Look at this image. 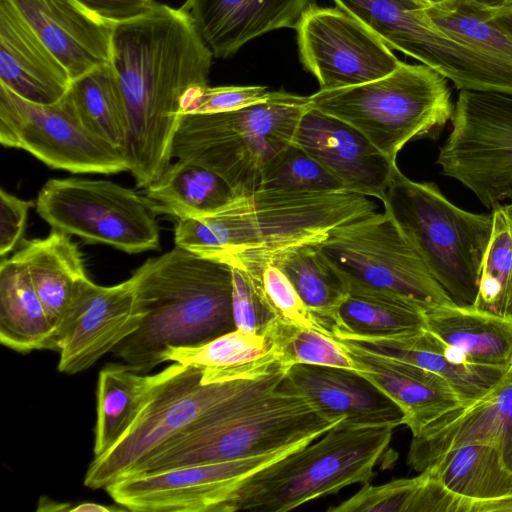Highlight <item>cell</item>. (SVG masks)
Wrapping results in <instances>:
<instances>
[{"label":"cell","mask_w":512,"mask_h":512,"mask_svg":"<svg viewBox=\"0 0 512 512\" xmlns=\"http://www.w3.org/2000/svg\"><path fill=\"white\" fill-rule=\"evenodd\" d=\"M213 53L180 7L156 5L114 25L110 63L126 107V157L137 186L147 188L171 164L185 95L208 85Z\"/></svg>","instance_id":"1"},{"label":"cell","mask_w":512,"mask_h":512,"mask_svg":"<svg viewBox=\"0 0 512 512\" xmlns=\"http://www.w3.org/2000/svg\"><path fill=\"white\" fill-rule=\"evenodd\" d=\"M133 275L146 315L113 352L138 372L163 363L168 347L201 345L236 329L228 264L176 245Z\"/></svg>","instance_id":"2"},{"label":"cell","mask_w":512,"mask_h":512,"mask_svg":"<svg viewBox=\"0 0 512 512\" xmlns=\"http://www.w3.org/2000/svg\"><path fill=\"white\" fill-rule=\"evenodd\" d=\"M376 211L368 197L351 192L255 190L211 213L177 220V246L220 262L269 257L322 242L338 226Z\"/></svg>","instance_id":"3"},{"label":"cell","mask_w":512,"mask_h":512,"mask_svg":"<svg viewBox=\"0 0 512 512\" xmlns=\"http://www.w3.org/2000/svg\"><path fill=\"white\" fill-rule=\"evenodd\" d=\"M282 379L222 404L157 446L122 477L269 453L315 441L344 420L321 412L282 385Z\"/></svg>","instance_id":"4"},{"label":"cell","mask_w":512,"mask_h":512,"mask_svg":"<svg viewBox=\"0 0 512 512\" xmlns=\"http://www.w3.org/2000/svg\"><path fill=\"white\" fill-rule=\"evenodd\" d=\"M395 428L351 426L342 421L322 438L244 478L223 512H286L314 499L336 494L353 484H366L390 449Z\"/></svg>","instance_id":"5"},{"label":"cell","mask_w":512,"mask_h":512,"mask_svg":"<svg viewBox=\"0 0 512 512\" xmlns=\"http://www.w3.org/2000/svg\"><path fill=\"white\" fill-rule=\"evenodd\" d=\"M309 108V96L272 91L267 100L240 109L182 114L172 157L212 170L237 195L253 192L270 162L292 143Z\"/></svg>","instance_id":"6"},{"label":"cell","mask_w":512,"mask_h":512,"mask_svg":"<svg viewBox=\"0 0 512 512\" xmlns=\"http://www.w3.org/2000/svg\"><path fill=\"white\" fill-rule=\"evenodd\" d=\"M309 98L310 107L351 125L393 162L408 142L436 139L454 112L447 79L424 64L400 62L377 80Z\"/></svg>","instance_id":"7"},{"label":"cell","mask_w":512,"mask_h":512,"mask_svg":"<svg viewBox=\"0 0 512 512\" xmlns=\"http://www.w3.org/2000/svg\"><path fill=\"white\" fill-rule=\"evenodd\" d=\"M434 279L457 305H473L493 227L492 212L451 203L433 182H416L395 168L382 199Z\"/></svg>","instance_id":"8"},{"label":"cell","mask_w":512,"mask_h":512,"mask_svg":"<svg viewBox=\"0 0 512 512\" xmlns=\"http://www.w3.org/2000/svg\"><path fill=\"white\" fill-rule=\"evenodd\" d=\"M287 370L280 365L251 377L203 383L202 368L174 362L126 433L106 453L93 458L84 485L105 489L163 442L229 400L281 379Z\"/></svg>","instance_id":"9"},{"label":"cell","mask_w":512,"mask_h":512,"mask_svg":"<svg viewBox=\"0 0 512 512\" xmlns=\"http://www.w3.org/2000/svg\"><path fill=\"white\" fill-rule=\"evenodd\" d=\"M319 246L347 289L359 287L393 295L425 312L454 303L385 210L338 226Z\"/></svg>","instance_id":"10"},{"label":"cell","mask_w":512,"mask_h":512,"mask_svg":"<svg viewBox=\"0 0 512 512\" xmlns=\"http://www.w3.org/2000/svg\"><path fill=\"white\" fill-rule=\"evenodd\" d=\"M36 211L53 229L135 254L160 246L157 212L133 189L106 180L50 179Z\"/></svg>","instance_id":"11"},{"label":"cell","mask_w":512,"mask_h":512,"mask_svg":"<svg viewBox=\"0 0 512 512\" xmlns=\"http://www.w3.org/2000/svg\"><path fill=\"white\" fill-rule=\"evenodd\" d=\"M439 149L442 174L492 209L512 200V95L462 90Z\"/></svg>","instance_id":"12"},{"label":"cell","mask_w":512,"mask_h":512,"mask_svg":"<svg viewBox=\"0 0 512 512\" xmlns=\"http://www.w3.org/2000/svg\"><path fill=\"white\" fill-rule=\"evenodd\" d=\"M0 142L54 169L105 175L129 171L125 152L91 132L67 94L56 103L37 104L0 84Z\"/></svg>","instance_id":"13"},{"label":"cell","mask_w":512,"mask_h":512,"mask_svg":"<svg viewBox=\"0 0 512 512\" xmlns=\"http://www.w3.org/2000/svg\"><path fill=\"white\" fill-rule=\"evenodd\" d=\"M230 461L124 476L105 487L120 506L139 512H223L237 485L259 469L310 444Z\"/></svg>","instance_id":"14"},{"label":"cell","mask_w":512,"mask_h":512,"mask_svg":"<svg viewBox=\"0 0 512 512\" xmlns=\"http://www.w3.org/2000/svg\"><path fill=\"white\" fill-rule=\"evenodd\" d=\"M295 29L300 61L320 90L377 80L401 62L374 32L339 7L313 4Z\"/></svg>","instance_id":"15"},{"label":"cell","mask_w":512,"mask_h":512,"mask_svg":"<svg viewBox=\"0 0 512 512\" xmlns=\"http://www.w3.org/2000/svg\"><path fill=\"white\" fill-rule=\"evenodd\" d=\"M145 315L133 274L114 286H100L87 277L57 331L58 370L76 374L90 368L131 336Z\"/></svg>","instance_id":"16"},{"label":"cell","mask_w":512,"mask_h":512,"mask_svg":"<svg viewBox=\"0 0 512 512\" xmlns=\"http://www.w3.org/2000/svg\"><path fill=\"white\" fill-rule=\"evenodd\" d=\"M467 444L494 447L512 472V380L503 378L485 394L464 400L412 435L407 464L417 472L446 452Z\"/></svg>","instance_id":"17"},{"label":"cell","mask_w":512,"mask_h":512,"mask_svg":"<svg viewBox=\"0 0 512 512\" xmlns=\"http://www.w3.org/2000/svg\"><path fill=\"white\" fill-rule=\"evenodd\" d=\"M292 143L337 178L348 192L382 201L396 162L346 122L310 107Z\"/></svg>","instance_id":"18"},{"label":"cell","mask_w":512,"mask_h":512,"mask_svg":"<svg viewBox=\"0 0 512 512\" xmlns=\"http://www.w3.org/2000/svg\"><path fill=\"white\" fill-rule=\"evenodd\" d=\"M72 80L110 63L114 25L77 0H9Z\"/></svg>","instance_id":"19"},{"label":"cell","mask_w":512,"mask_h":512,"mask_svg":"<svg viewBox=\"0 0 512 512\" xmlns=\"http://www.w3.org/2000/svg\"><path fill=\"white\" fill-rule=\"evenodd\" d=\"M285 387L306 397L321 412L357 427L404 424L401 408L357 371L296 364L285 373Z\"/></svg>","instance_id":"20"},{"label":"cell","mask_w":512,"mask_h":512,"mask_svg":"<svg viewBox=\"0 0 512 512\" xmlns=\"http://www.w3.org/2000/svg\"><path fill=\"white\" fill-rule=\"evenodd\" d=\"M314 0H185L180 8L194 22L215 58L233 56L247 42L273 30L296 28Z\"/></svg>","instance_id":"21"},{"label":"cell","mask_w":512,"mask_h":512,"mask_svg":"<svg viewBox=\"0 0 512 512\" xmlns=\"http://www.w3.org/2000/svg\"><path fill=\"white\" fill-rule=\"evenodd\" d=\"M72 79L9 0H0V84L37 104L61 100Z\"/></svg>","instance_id":"22"},{"label":"cell","mask_w":512,"mask_h":512,"mask_svg":"<svg viewBox=\"0 0 512 512\" xmlns=\"http://www.w3.org/2000/svg\"><path fill=\"white\" fill-rule=\"evenodd\" d=\"M335 339L352 357L357 372L401 408L404 425L412 435L463 401L451 384L436 373Z\"/></svg>","instance_id":"23"},{"label":"cell","mask_w":512,"mask_h":512,"mask_svg":"<svg viewBox=\"0 0 512 512\" xmlns=\"http://www.w3.org/2000/svg\"><path fill=\"white\" fill-rule=\"evenodd\" d=\"M335 338L374 354L436 373L451 384L463 401L485 394L507 371L469 364L460 351L447 345L425 328L388 337Z\"/></svg>","instance_id":"24"},{"label":"cell","mask_w":512,"mask_h":512,"mask_svg":"<svg viewBox=\"0 0 512 512\" xmlns=\"http://www.w3.org/2000/svg\"><path fill=\"white\" fill-rule=\"evenodd\" d=\"M424 328L460 351L469 364L507 370L512 363L510 316L451 303L427 311Z\"/></svg>","instance_id":"25"},{"label":"cell","mask_w":512,"mask_h":512,"mask_svg":"<svg viewBox=\"0 0 512 512\" xmlns=\"http://www.w3.org/2000/svg\"><path fill=\"white\" fill-rule=\"evenodd\" d=\"M12 258L29 274L57 335L80 284L88 277L78 246L69 234L52 229L45 238L24 242Z\"/></svg>","instance_id":"26"},{"label":"cell","mask_w":512,"mask_h":512,"mask_svg":"<svg viewBox=\"0 0 512 512\" xmlns=\"http://www.w3.org/2000/svg\"><path fill=\"white\" fill-rule=\"evenodd\" d=\"M164 362L203 369V383L228 381L269 372L283 365L267 335L234 329L204 344L168 347Z\"/></svg>","instance_id":"27"},{"label":"cell","mask_w":512,"mask_h":512,"mask_svg":"<svg viewBox=\"0 0 512 512\" xmlns=\"http://www.w3.org/2000/svg\"><path fill=\"white\" fill-rule=\"evenodd\" d=\"M0 341L19 353L56 351V329L22 264L1 259Z\"/></svg>","instance_id":"28"},{"label":"cell","mask_w":512,"mask_h":512,"mask_svg":"<svg viewBox=\"0 0 512 512\" xmlns=\"http://www.w3.org/2000/svg\"><path fill=\"white\" fill-rule=\"evenodd\" d=\"M168 372L169 366L147 375L127 364H111L99 372L94 458L106 453L126 433Z\"/></svg>","instance_id":"29"},{"label":"cell","mask_w":512,"mask_h":512,"mask_svg":"<svg viewBox=\"0 0 512 512\" xmlns=\"http://www.w3.org/2000/svg\"><path fill=\"white\" fill-rule=\"evenodd\" d=\"M263 258L269 259L283 271L318 329L330 334L336 311L348 289L319 243L294 246Z\"/></svg>","instance_id":"30"},{"label":"cell","mask_w":512,"mask_h":512,"mask_svg":"<svg viewBox=\"0 0 512 512\" xmlns=\"http://www.w3.org/2000/svg\"><path fill=\"white\" fill-rule=\"evenodd\" d=\"M146 189L155 211L179 219L198 217L220 209L236 196L232 187L212 170L177 159Z\"/></svg>","instance_id":"31"},{"label":"cell","mask_w":512,"mask_h":512,"mask_svg":"<svg viewBox=\"0 0 512 512\" xmlns=\"http://www.w3.org/2000/svg\"><path fill=\"white\" fill-rule=\"evenodd\" d=\"M425 311L386 293L348 287L329 335L339 338L388 337L424 328Z\"/></svg>","instance_id":"32"},{"label":"cell","mask_w":512,"mask_h":512,"mask_svg":"<svg viewBox=\"0 0 512 512\" xmlns=\"http://www.w3.org/2000/svg\"><path fill=\"white\" fill-rule=\"evenodd\" d=\"M426 469L448 490L471 501H490L512 495V472L490 445L457 447Z\"/></svg>","instance_id":"33"},{"label":"cell","mask_w":512,"mask_h":512,"mask_svg":"<svg viewBox=\"0 0 512 512\" xmlns=\"http://www.w3.org/2000/svg\"><path fill=\"white\" fill-rule=\"evenodd\" d=\"M66 94L91 132L125 152L127 113L111 63L98 66L72 80Z\"/></svg>","instance_id":"34"},{"label":"cell","mask_w":512,"mask_h":512,"mask_svg":"<svg viewBox=\"0 0 512 512\" xmlns=\"http://www.w3.org/2000/svg\"><path fill=\"white\" fill-rule=\"evenodd\" d=\"M425 11L448 34L512 67V36L488 19L481 7L468 0H448L426 6Z\"/></svg>","instance_id":"35"},{"label":"cell","mask_w":512,"mask_h":512,"mask_svg":"<svg viewBox=\"0 0 512 512\" xmlns=\"http://www.w3.org/2000/svg\"><path fill=\"white\" fill-rule=\"evenodd\" d=\"M491 212L493 227L473 305L505 315L512 303V219L502 204L492 208Z\"/></svg>","instance_id":"36"},{"label":"cell","mask_w":512,"mask_h":512,"mask_svg":"<svg viewBox=\"0 0 512 512\" xmlns=\"http://www.w3.org/2000/svg\"><path fill=\"white\" fill-rule=\"evenodd\" d=\"M266 335L286 368L296 364L330 366L357 371L347 350L331 335L277 318Z\"/></svg>","instance_id":"37"},{"label":"cell","mask_w":512,"mask_h":512,"mask_svg":"<svg viewBox=\"0 0 512 512\" xmlns=\"http://www.w3.org/2000/svg\"><path fill=\"white\" fill-rule=\"evenodd\" d=\"M258 190L348 192L337 178L293 143L267 166Z\"/></svg>","instance_id":"38"},{"label":"cell","mask_w":512,"mask_h":512,"mask_svg":"<svg viewBox=\"0 0 512 512\" xmlns=\"http://www.w3.org/2000/svg\"><path fill=\"white\" fill-rule=\"evenodd\" d=\"M223 263L247 271L257 281L267 302L280 319L318 329L290 280L272 261L263 257H236Z\"/></svg>","instance_id":"39"},{"label":"cell","mask_w":512,"mask_h":512,"mask_svg":"<svg viewBox=\"0 0 512 512\" xmlns=\"http://www.w3.org/2000/svg\"><path fill=\"white\" fill-rule=\"evenodd\" d=\"M428 478L427 470L412 478L392 480L381 485L369 482L347 500L331 506L328 512H420Z\"/></svg>","instance_id":"40"},{"label":"cell","mask_w":512,"mask_h":512,"mask_svg":"<svg viewBox=\"0 0 512 512\" xmlns=\"http://www.w3.org/2000/svg\"><path fill=\"white\" fill-rule=\"evenodd\" d=\"M232 271V312L235 328L266 335L279 318L267 302L257 281L245 270L230 266Z\"/></svg>","instance_id":"41"},{"label":"cell","mask_w":512,"mask_h":512,"mask_svg":"<svg viewBox=\"0 0 512 512\" xmlns=\"http://www.w3.org/2000/svg\"><path fill=\"white\" fill-rule=\"evenodd\" d=\"M271 93L264 86H197L185 95L181 115L236 110L265 101Z\"/></svg>","instance_id":"42"},{"label":"cell","mask_w":512,"mask_h":512,"mask_svg":"<svg viewBox=\"0 0 512 512\" xmlns=\"http://www.w3.org/2000/svg\"><path fill=\"white\" fill-rule=\"evenodd\" d=\"M34 202L0 190V255L3 259L22 241L27 215Z\"/></svg>","instance_id":"43"},{"label":"cell","mask_w":512,"mask_h":512,"mask_svg":"<svg viewBox=\"0 0 512 512\" xmlns=\"http://www.w3.org/2000/svg\"><path fill=\"white\" fill-rule=\"evenodd\" d=\"M99 18L113 24L126 22L149 12L155 0H77Z\"/></svg>","instance_id":"44"},{"label":"cell","mask_w":512,"mask_h":512,"mask_svg":"<svg viewBox=\"0 0 512 512\" xmlns=\"http://www.w3.org/2000/svg\"><path fill=\"white\" fill-rule=\"evenodd\" d=\"M482 10L488 19L512 36V4L495 8H482Z\"/></svg>","instance_id":"45"},{"label":"cell","mask_w":512,"mask_h":512,"mask_svg":"<svg viewBox=\"0 0 512 512\" xmlns=\"http://www.w3.org/2000/svg\"><path fill=\"white\" fill-rule=\"evenodd\" d=\"M115 510H119V508H113L92 502L81 503L68 509L70 512H111Z\"/></svg>","instance_id":"46"},{"label":"cell","mask_w":512,"mask_h":512,"mask_svg":"<svg viewBox=\"0 0 512 512\" xmlns=\"http://www.w3.org/2000/svg\"><path fill=\"white\" fill-rule=\"evenodd\" d=\"M473 4L482 8H495L508 4H512V0H468Z\"/></svg>","instance_id":"47"},{"label":"cell","mask_w":512,"mask_h":512,"mask_svg":"<svg viewBox=\"0 0 512 512\" xmlns=\"http://www.w3.org/2000/svg\"><path fill=\"white\" fill-rule=\"evenodd\" d=\"M503 209L507 213V215L512 219V200L507 203L502 204Z\"/></svg>","instance_id":"48"},{"label":"cell","mask_w":512,"mask_h":512,"mask_svg":"<svg viewBox=\"0 0 512 512\" xmlns=\"http://www.w3.org/2000/svg\"><path fill=\"white\" fill-rule=\"evenodd\" d=\"M423 3H425L427 6H431V5H437V4H441V3H444L448 0H421Z\"/></svg>","instance_id":"49"},{"label":"cell","mask_w":512,"mask_h":512,"mask_svg":"<svg viewBox=\"0 0 512 512\" xmlns=\"http://www.w3.org/2000/svg\"><path fill=\"white\" fill-rule=\"evenodd\" d=\"M504 376H505V378L512 380V363L509 366V368L507 369V371H506Z\"/></svg>","instance_id":"50"},{"label":"cell","mask_w":512,"mask_h":512,"mask_svg":"<svg viewBox=\"0 0 512 512\" xmlns=\"http://www.w3.org/2000/svg\"><path fill=\"white\" fill-rule=\"evenodd\" d=\"M505 315L512 317V303L510 304L509 308L507 309Z\"/></svg>","instance_id":"51"},{"label":"cell","mask_w":512,"mask_h":512,"mask_svg":"<svg viewBox=\"0 0 512 512\" xmlns=\"http://www.w3.org/2000/svg\"><path fill=\"white\" fill-rule=\"evenodd\" d=\"M419 1H421V0H419ZM421 2H422V1H421ZM424 4H425V3H424Z\"/></svg>","instance_id":"52"}]
</instances>
